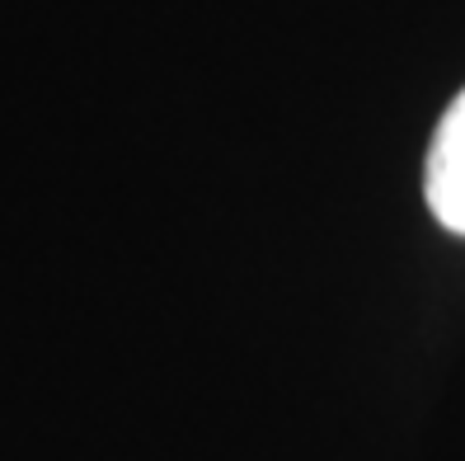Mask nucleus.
Listing matches in <instances>:
<instances>
[{
    "mask_svg": "<svg viewBox=\"0 0 465 461\" xmlns=\"http://www.w3.org/2000/svg\"><path fill=\"white\" fill-rule=\"evenodd\" d=\"M423 198L447 231L465 236V90L447 104L442 123L432 132L423 165Z\"/></svg>",
    "mask_w": 465,
    "mask_h": 461,
    "instance_id": "1",
    "label": "nucleus"
}]
</instances>
